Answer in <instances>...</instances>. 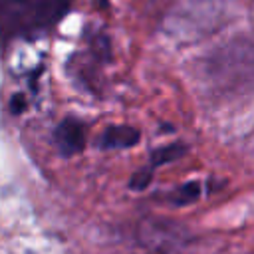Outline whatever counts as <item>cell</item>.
<instances>
[{
	"mask_svg": "<svg viewBox=\"0 0 254 254\" xmlns=\"http://www.w3.org/2000/svg\"><path fill=\"white\" fill-rule=\"evenodd\" d=\"M151 179H153V175H151V169H145V171H137V173L131 177V181H129V187H131L133 190H145V189L149 187Z\"/></svg>",
	"mask_w": 254,
	"mask_h": 254,
	"instance_id": "cell-6",
	"label": "cell"
},
{
	"mask_svg": "<svg viewBox=\"0 0 254 254\" xmlns=\"http://www.w3.org/2000/svg\"><path fill=\"white\" fill-rule=\"evenodd\" d=\"M185 153H187V145H183V143H171V145L159 147V149L151 151V165H153V167H157V165H167V163H171V161L181 159Z\"/></svg>",
	"mask_w": 254,
	"mask_h": 254,
	"instance_id": "cell-4",
	"label": "cell"
},
{
	"mask_svg": "<svg viewBox=\"0 0 254 254\" xmlns=\"http://www.w3.org/2000/svg\"><path fill=\"white\" fill-rule=\"evenodd\" d=\"M2 24L10 34H36L58 24L69 10V0H4Z\"/></svg>",
	"mask_w": 254,
	"mask_h": 254,
	"instance_id": "cell-1",
	"label": "cell"
},
{
	"mask_svg": "<svg viewBox=\"0 0 254 254\" xmlns=\"http://www.w3.org/2000/svg\"><path fill=\"white\" fill-rule=\"evenodd\" d=\"M202 192V187L198 181H189L185 185H181L175 192H173V202L175 204H190L194 200H198Z\"/></svg>",
	"mask_w": 254,
	"mask_h": 254,
	"instance_id": "cell-5",
	"label": "cell"
},
{
	"mask_svg": "<svg viewBox=\"0 0 254 254\" xmlns=\"http://www.w3.org/2000/svg\"><path fill=\"white\" fill-rule=\"evenodd\" d=\"M54 139H56L58 151L64 157H71V155L81 153L83 147H85V129H83V123L79 119H75V117H65L56 127Z\"/></svg>",
	"mask_w": 254,
	"mask_h": 254,
	"instance_id": "cell-2",
	"label": "cell"
},
{
	"mask_svg": "<svg viewBox=\"0 0 254 254\" xmlns=\"http://www.w3.org/2000/svg\"><path fill=\"white\" fill-rule=\"evenodd\" d=\"M24 107H26L24 97H22L20 93H18V95H14V97H12V101H10V109H12V113H20Z\"/></svg>",
	"mask_w": 254,
	"mask_h": 254,
	"instance_id": "cell-7",
	"label": "cell"
},
{
	"mask_svg": "<svg viewBox=\"0 0 254 254\" xmlns=\"http://www.w3.org/2000/svg\"><path fill=\"white\" fill-rule=\"evenodd\" d=\"M141 139V133L131 125H109L101 137L99 147L101 149H125L137 145Z\"/></svg>",
	"mask_w": 254,
	"mask_h": 254,
	"instance_id": "cell-3",
	"label": "cell"
}]
</instances>
